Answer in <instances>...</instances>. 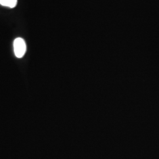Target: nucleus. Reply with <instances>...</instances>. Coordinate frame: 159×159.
Instances as JSON below:
<instances>
[{
  "instance_id": "nucleus-1",
  "label": "nucleus",
  "mask_w": 159,
  "mask_h": 159,
  "mask_svg": "<svg viewBox=\"0 0 159 159\" xmlns=\"http://www.w3.org/2000/svg\"><path fill=\"white\" fill-rule=\"evenodd\" d=\"M13 46L16 56L17 58H22L24 56L27 50V46L24 40L22 38H17L14 41Z\"/></svg>"
},
{
  "instance_id": "nucleus-2",
  "label": "nucleus",
  "mask_w": 159,
  "mask_h": 159,
  "mask_svg": "<svg viewBox=\"0 0 159 159\" xmlns=\"http://www.w3.org/2000/svg\"><path fill=\"white\" fill-rule=\"evenodd\" d=\"M17 0H0V4L1 6L11 8H14L17 6Z\"/></svg>"
}]
</instances>
